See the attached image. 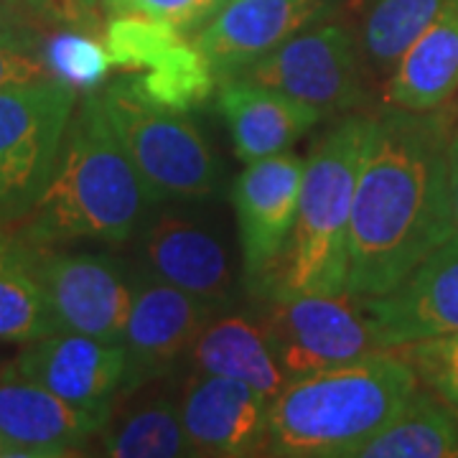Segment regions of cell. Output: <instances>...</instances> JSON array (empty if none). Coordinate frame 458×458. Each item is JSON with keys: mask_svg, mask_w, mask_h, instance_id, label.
<instances>
[{"mask_svg": "<svg viewBox=\"0 0 458 458\" xmlns=\"http://www.w3.org/2000/svg\"><path fill=\"white\" fill-rule=\"evenodd\" d=\"M448 117L390 105L372 117L352 225L349 285L382 295L456 237L448 194Z\"/></svg>", "mask_w": 458, "mask_h": 458, "instance_id": "1", "label": "cell"}, {"mask_svg": "<svg viewBox=\"0 0 458 458\" xmlns=\"http://www.w3.org/2000/svg\"><path fill=\"white\" fill-rule=\"evenodd\" d=\"M158 201L120 146L99 95L74 110L51 179L23 219L21 242H128Z\"/></svg>", "mask_w": 458, "mask_h": 458, "instance_id": "2", "label": "cell"}, {"mask_svg": "<svg viewBox=\"0 0 458 458\" xmlns=\"http://www.w3.org/2000/svg\"><path fill=\"white\" fill-rule=\"evenodd\" d=\"M415 393L418 372L412 364L385 349L291 379L270 400L265 454L354 458L405 410Z\"/></svg>", "mask_w": 458, "mask_h": 458, "instance_id": "3", "label": "cell"}, {"mask_svg": "<svg viewBox=\"0 0 458 458\" xmlns=\"http://www.w3.org/2000/svg\"><path fill=\"white\" fill-rule=\"evenodd\" d=\"M372 117L352 114L309 156L293 234L262 293H344L349 285V225Z\"/></svg>", "mask_w": 458, "mask_h": 458, "instance_id": "4", "label": "cell"}, {"mask_svg": "<svg viewBox=\"0 0 458 458\" xmlns=\"http://www.w3.org/2000/svg\"><path fill=\"white\" fill-rule=\"evenodd\" d=\"M102 107L114 135L158 204H189L216 197L222 165L197 125L140 98L131 77L107 84Z\"/></svg>", "mask_w": 458, "mask_h": 458, "instance_id": "5", "label": "cell"}, {"mask_svg": "<svg viewBox=\"0 0 458 458\" xmlns=\"http://www.w3.org/2000/svg\"><path fill=\"white\" fill-rule=\"evenodd\" d=\"M74 110V87L56 80L0 92V222H23L36 207Z\"/></svg>", "mask_w": 458, "mask_h": 458, "instance_id": "6", "label": "cell"}, {"mask_svg": "<svg viewBox=\"0 0 458 458\" xmlns=\"http://www.w3.org/2000/svg\"><path fill=\"white\" fill-rule=\"evenodd\" d=\"M262 327L288 382L342 367L379 349L361 295H276Z\"/></svg>", "mask_w": 458, "mask_h": 458, "instance_id": "7", "label": "cell"}, {"mask_svg": "<svg viewBox=\"0 0 458 458\" xmlns=\"http://www.w3.org/2000/svg\"><path fill=\"white\" fill-rule=\"evenodd\" d=\"M26 262L47 295L54 328L123 344L135 301V278L99 252H51L26 245Z\"/></svg>", "mask_w": 458, "mask_h": 458, "instance_id": "8", "label": "cell"}, {"mask_svg": "<svg viewBox=\"0 0 458 458\" xmlns=\"http://www.w3.org/2000/svg\"><path fill=\"white\" fill-rule=\"evenodd\" d=\"M232 80L280 89L324 114L349 113L367 99L361 47L339 23L303 29Z\"/></svg>", "mask_w": 458, "mask_h": 458, "instance_id": "9", "label": "cell"}, {"mask_svg": "<svg viewBox=\"0 0 458 458\" xmlns=\"http://www.w3.org/2000/svg\"><path fill=\"white\" fill-rule=\"evenodd\" d=\"M303 171V158L283 150L247 164L232 183L242 270L252 288H265L285 258L298 219Z\"/></svg>", "mask_w": 458, "mask_h": 458, "instance_id": "10", "label": "cell"}, {"mask_svg": "<svg viewBox=\"0 0 458 458\" xmlns=\"http://www.w3.org/2000/svg\"><path fill=\"white\" fill-rule=\"evenodd\" d=\"M11 367L66 403L99 415H113L114 397L125 394L131 379L125 344L99 342L74 331H54L36 339Z\"/></svg>", "mask_w": 458, "mask_h": 458, "instance_id": "11", "label": "cell"}, {"mask_svg": "<svg viewBox=\"0 0 458 458\" xmlns=\"http://www.w3.org/2000/svg\"><path fill=\"white\" fill-rule=\"evenodd\" d=\"M379 349L458 334V234L382 295H361Z\"/></svg>", "mask_w": 458, "mask_h": 458, "instance_id": "12", "label": "cell"}, {"mask_svg": "<svg viewBox=\"0 0 458 458\" xmlns=\"http://www.w3.org/2000/svg\"><path fill=\"white\" fill-rule=\"evenodd\" d=\"M216 313L222 311L212 303L140 273L135 278V301L123 339L131 357L125 394L164 377L186 354H191L199 334Z\"/></svg>", "mask_w": 458, "mask_h": 458, "instance_id": "13", "label": "cell"}, {"mask_svg": "<svg viewBox=\"0 0 458 458\" xmlns=\"http://www.w3.org/2000/svg\"><path fill=\"white\" fill-rule=\"evenodd\" d=\"M143 273L225 311L234 301V265L225 242L201 219L164 209L140 234Z\"/></svg>", "mask_w": 458, "mask_h": 458, "instance_id": "14", "label": "cell"}, {"mask_svg": "<svg viewBox=\"0 0 458 458\" xmlns=\"http://www.w3.org/2000/svg\"><path fill=\"white\" fill-rule=\"evenodd\" d=\"M194 456L245 458L267 448L270 400L240 379L197 372L179 400Z\"/></svg>", "mask_w": 458, "mask_h": 458, "instance_id": "15", "label": "cell"}, {"mask_svg": "<svg viewBox=\"0 0 458 458\" xmlns=\"http://www.w3.org/2000/svg\"><path fill=\"white\" fill-rule=\"evenodd\" d=\"M110 415L66 403L8 364L0 375V438L13 456L59 458L82 454Z\"/></svg>", "mask_w": 458, "mask_h": 458, "instance_id": "16", "label": "cell"}, {"mask_svg": "<svg viewBox=\"0 0 458 458\" xmlns=\"http://www.w3.org/2000/svg\"><path fill=\"white\" fill-rule=\"evenodd\" d=\"M331 0H227L194 44L212 59L216 77L232 80L267 51L327 16Z\"/></svg>", "mask_w": 458, "mask_h": 458, "instance_id": "17", "label": "cell"}, {"mask_svg": "<svg viewBox=\"0 0 458 458\" xmlns=\"http://www.w3.org/2000/svg\"><path fill=\"white\" fill-rule=\"evenodd\" d=\"M216 105L242 164L288 150L324 117L318 107L303 99L247 80L222 82Z\"/></svg>", "mask_w": 458, "mask_h": 458, "instance_id": "18", "label": "cell"}, {"mask_svg": "<svg viewBox=\"0 0 458 458\" xmlns=\"http://www.w3.org/2000/svg\"><path fill=\"white\" fill-rule=\"evenodd\" d=\"M458 89V0H445L441 13L418 36L394 66L387 105L430 113L441 110Z\"/></svg>", "mask_w": 458, "mask_h": 458, "instance_id": "19", "label": "cell"}, {"mask_svg": "<svg viewBox=\"0 0 458 458\" xmlns=\"http://www.w3.org/2000/svg\"><path fill=\"white\" fill-rule=\"evenodd\" d=\"M194 372L240 379L267 400L288 385L262 324L242 313H216L191 346Z\"/></svg>", "mask_w": 458, "mask_h": 458, "instance_id": "20", "label": "cell"}, {"mask_svg": "<svg viewBox=\"0 0 458 458\" xmlns=\"http://www.w3.org/2000/svg\"><path fill=\"white\" fill-rule=\"evenodd\" d=\"M360 458H458V410L426 393H415L405 410L372 441Z\"/></svg>", "mask_w": 458, "mask_h": 458, "instance_id": "21", "label": "cell"}, {"mask_svg": "<svg viewBox=\"0 0 458 458\" xmlns=\"http://www.w3.org/2000/svg\"><path fill=\"white\" fill-rule=\"evenodd\" d=\"M102 454L114 458L194 456L181 423L179 400L161 393L128 410L120 420L110 415L102 430Z\"/></svg>", "mask_w": 458, "mask_h": 458, "instance_id": "22", "label": "cell"}, {"mask_svg": "<svg viewBox=\"0 0 458 458\" xmlns=\"http://www.w3.org/2000/svg\"><path fill=\"white\" fill-rule=\"evenodd\" d=\"M216 69L212 59L197 44L179 41L161 62L140 77H131L132 87L140 98L164 107L168 113L186 114L199 110L212 98L216 84Z\"/></svg>", "mask_w": 458, "mask_h": 458, "instance_id": "23", "label": "cell"}, {"mask_svg": "<svg viewBox=\"0 0 458 458\" xmlns=\"http://www.w3.org/2000/svg\"><path fill=\"white\" fill-rule=\"evenodd\" d=\"M443 3L445 0H377L361 33L367 64L382 74L394 72L405 51L441 13Z\"/></svg>", "mask_w": 458, "mask_h": 458, "instance_id": "24", "label": "cell"}, {"mask_svg": "<svg viewBox=\"0 0 458 458\" xmlns=\"http://www.w3.org/2000/svg\"><path fill=\"white\" fill-rule=\"evenodd\" d=\"M47 295L26 262V245L0 265V344H31L54 334Z\"/></svg>", "mask_w": 458, "mask_h": 458, "instance_id": "25", "label": "cell"}, {"mask_svg": "<svg viewBox=\"0 0 458 458\" xmlns=\"http://www.w3.org/2000/svg\"><path fill=\"white\" fill-rule=\"evenodd\" d=\"M38 59L56 82H64L74 89L102 84L113 66L107 44L98 41L92 33H87V29H54L51 33H44Z\"/></svg>", "mask_w": 458, "mask_h": 458, "instance_id": "26", "label": "cell"}, {"mask_svg": "<svg viewBox=\"0 0 458 458\" xmlns=\"http://www.w3.org/2000/svg\"><path fill=\"white\" fill-rule=\"evenodd\" d=\"M181 38V29L174 23L150 16H113L105 29V44L114 66L123 69H150L174 49Z\"/></svg>", "mask_w": 458, "mask_h": 458, "instance_id": "27", "label": "cell"}, {"mask_svg": "<svg viewBox=\"0 0 458 458\" xmlns=\"http://www.w3.org/2000/svg\"><path fill=\"white\" fill-rule=\"evenodd\" d=\"M405 360L436 394L458 410V334L408 344Z\"/></svg>", "mask_w": 458, "mask_h": 458, "instance_id": "28", "label": "cell"}, {"mask_svg": "<svg viewBox=\"0 0 458 458\" xmlns=\"http://www.w3.org/2000/svg\"><path fill=\"white\" fill-rule=\"evenodd\" d=\"M227 0H105L110 16H150L174 23L176 29L186 31L209 18L225 5Z\"/></svg>", "mask_w": 458, "mask_h": 458, "instance_id": "29", "label": "cell"}, {"mask_svg": "<svg viewBox=\"0 0 458 458\" xmlns=\"http://www.w3.org/2000/svg\"><path fill=\"white\" fill-rule=\"evenodd\" d=\"M29 16L44 29H89L92 5L84 0H16Z\"/></svg>", "mask_w": 458, "mask_h": 458, "instance_id": "30", "label": "cell"}, {"mask_svg": "<svg viewBox=\"0 0 458 458\" xmlns=\"http://www.w3.org/2000/svg\"><path fill=\"white\" fill-rule=\"evenodd\" d=\"M44 26L36 23L16 0H0V44L38 56Z\"/></svg>", "mask_w": 458, "mask_h": 458, "instance_id": "31", "label": "cell"}, {"mask_svg": "<svg viewBox=\"0 0 458 458\" xmlns=\"http://www.w3.org/2000/svg\"><path fill=\"white\" fill-rule=\"evenodd\" d=\"M47 80H54V77L36 54L0 44V92L11 87H21V84L47 82Z\"/></svg>", "mask_w": 458, "mask_h": 458, "instance_id": "32", "label": "cell"}, {"mask_svg": "<svg viewBox=\"0 0 458 458\" xmlns=\"http://www.w3.org/2000/svg\"><path fill=\"white\" fill-rule=\"evenodd\" d=\"M448 194H451V212L458 229V132L448 143Z\"/></svg>", "mask_w": 458, "mask_h": 458, "instance_id": "33", "label": "cell"}, {"mask_svg": "<svg viewBox=\"0 0 458 458\" xmlns=\"http://www.w3.org/2000/svg\"><path fill=\"white\" fill-rule=\"evenodd\" d=\"M16 247H18V240H11V237L0 229V265L16 252Z\"/></svg>", "mask_w": 458, "mask_h": 458, "instance_id": "34", "label": "cell"}, {"mask_svg": "<svg viewBox=\"0 0 458 458\" xmlns=\"http://www.w3.org/2000/svg\"><path fill=\"white\" fill-rule=\"evenodd\" d=\"M11 456H13V451L8 448V443L0 438V458H11Z\"/></svg>", "mask_w": 458, "mask_h": 458, "instance_id": "35", "label": "cell"}, {"mask_svg": "<svg viewBox=\"0 0 458 458\" xmlns=\"http://www.w3.org/2000/svg\"><path fill=\"white\" fill-rule=\"evenodd\" d=\"M5 369H8V364H5V361L0 360V375H3V372H5Z\"/></svg>", "mask_w": 458, "mask_h": 458, "instance_id": "36", "label": "cell"}, {"mask_svg": "<svg viewBox=\"0 0 458 458\" xmlns=\"http://www.w3.org/2000/svg\"><path fill=\"white\" fill-rule=\"evenodd\" d=\"M84 3H87V5H95V3H98V0H84Z\"/></svg>", "mask_w": 458, "mask_h": 458, "instance_id": "37", "label": "cell"}]
</instances>
